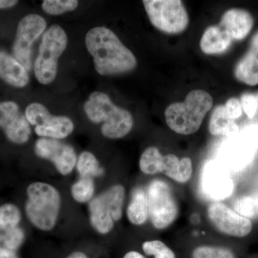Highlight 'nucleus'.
<instances>
[{"instance_id":"f257e3e1","label":"nucleus","mask_w":258,"mask_h":258,"mask_svg":"<svg viewBox=\"0 0 258 258\" xmlns=\"http://www.w3.org/2000/svg\"><path fill=\"white\" fill-rule=\"evenodd\" d=\"M86 45L93 56L95 69L101 76L125 74L137 68V60L133 52L109 29H91L86 35Z\"/></svg>"},{"instance_id":"f03ea898","label":"nucleus","mask_w":258,"mask_h":258,"mask_svg":"<svg viewBox=\"0 0 258 258\" xmlns=\"http://www.w3.org/2000/svg\"><path fill=\"white\" fill-rule=\"evenodd\" d=\"M25 210L27 218L37 230L50 232L58 221L62 197L53 185L34 181L27 188Z\"/></svg>"},{"instance_id":"7ed1b4c3","label":"nucleus","mask_w":258,"mask_h":258,"mask_svg":"<svg viewBox=\"0 0 258 258\" xmlns=\"http://www.w3.org/2000/svg\"><path fill=\"white\" fill-rule=\"evenodd\" d=\"M213 99L203 90H194L182 103H174L166 108L165 119L171 130L180 135H191L200 129L205 115L212 109Z\"/></svg>"},{"instance_id":"20e7f679","label":"nucleus","mask_w":258,"mask_h":258,"mask_svg":"<svg viewBox=\"0 0 258 258\" xmlns=\"http://www.w3.org/2000/svg\"><path fill=\"white\" fill-rule=\"evenodd\" d=\"M88 118L95 123L103 122L101 133L110 139L123 138L134 126L132 115L127 110L113 104L106 93L93 92L84 106Z\"/></svg>"},{"instance_id":"39448f33","label":"nucleus","mask_w":258,"mask_h":258,"mask_svg":"<svg viewBox=\"0 0 258 258\" xmlns=\"http://www.w3.org/2000/svg\"><path fill=\"white\" fill-rule=\"evenodd\" d=\"M125 190L117 184L102 191L88 203L89 221L93 230L101 235L109 234L115 222L123 217Z\"/></svg>"},{"instance_id":"423d86ee","label":"nucleus","mask_w":258,"mask_h":258,"mask_svg":"<svg viewBox=\"0 0 258 258\" xmlns=\"http://www.w3.org/2000/svg\"><path fill=\"white\" fill-rule=\"evenodd\" d=\"M67 44V35L59 25H52L44 33L34 66L38 82L43 85L53 82L57 75L59 57L66 50Z\"/></svg>"},{"instance_id":"0eeeda50","label":"nucleus","mask_w":258,"mask_h":258,"mask_svg":"<svg viewBox=\"0 0 258 258\" xmlns=\"http://www.w3.org/2000/svg\"><path fill=\"white\" fill-rule=\"evenodd\" d=\"M149 220L154 228L165 230L179 215V205L171 186L164 180L154 179L147 189Z\"/></svg>"},{"instance_id":"6e6552de","label":"nucleus","mask_w":258,"mask_h":258,"mask_svg":"<svg viewBox=\"0 0 258 258\" xmlns=\"http://www.w3.org/2000/svg\"><path fill=\"white\" fill-rule=\"evenodd\" d=\"M143 4L151 23L161 32L176 35L189 25L187 11L180 0H144Z\"/></svg>"},{"instance_id":"1a4fd4ad","label":"nucleus","mask_w":258,"mask_h":258,"mask_svg":"<svg viewBox=\"0 0 258 258\" xmlns=\"http://www.w3.org/2000/svg\"><path fill=\"white\" fill-rule=\"evenodd\" d=\"M25 116L30 124L35 125V134L41 138L63 139L74 130V123L71 118L50 114L46 107L40 103L29 105L25 110Z\"/></svg>"},{"instance_id":"9d476101","label":"nucleus","mask_w":258,"mask_h":258,"mask_svg":"<svg viewBox=\"0 0 258 258\" xmlns=\"http://www.w3.org/2000/svg\"><path fill=\"white\" fill-rule=\"evenodd\" d=\"M46 26L45 19L37 14L27 15L18 24L13 45V57L27 71L31 69L32 43L45 31Z\"/></svg>"},{"instance_id":"9b49d317","label":"nucleus","mask_w":258,"mask_h":258,"mask_svg":"<svg viewBox=\"0 0 258 258\" xmlns=\"http://www.w3.org/2000/svg\"><path fill=\"white\" fill-rule=\"evenodd\" d=\"M209 221L218 232L233 237H244L250 233L252 224L225 204L213 203L207 210Z\"/></svg>"},{"instance_id":"f8f14e48","label":"nucleus","mask_w":258,"mask_h":258,"mask_svg":"<svg viewBox=\"0 0 258 258\" xmlns=\"http://www.w3.org/2000/svg\"><path fill=\"white\" fill-rule=\"evenodd\" d=\"M35 152L37 157L52 162L62 176L69 175L76 167L78 157L74 147L60 141L39 139L35 143Z\"/></svg>"},{"instance_id":"ddd939ff","label":"nucleus","mask_w":258,"mask_h":258,"mask_svg":"<svg viewBox=\"0 0 258 258\" xmlns=\"http://www.w3.org/2000/svg\"><path fill=\"white\" fill-rule=\"evenodd\" d=\"M0 128L10 142L16 144L27 143L31 136L26 116L13 101L0 102Z\"/></svg>"},{"instance_id":"4468645a","label":"nucleus","mask_w":258,"mask_h":258,"mask_svg":"<svg viewBox=\"0 0 258 258\" xmlns=\"http://www.w3.org/2000/svg\"><path fill=\"white\" fill-rule=\"evenodd\" d=\"M252 15L246 10L231 9L223 15L220 26L230 35L232 40H241L247 37L253 27Z\"/></svg>"},{"instance_id":"2eb2a0df","label":"nucleus","mask_w":258,"mask_h":258,"mask_svg":"<svg viewBox=\"0 0 258 258\" xmlns=\"http://www.w3.org/2000/svg\"><path fill=\"white\" fill-rule=\"evenodd\" d=\"M0 78L5 82L17 88L28 85V71L13 56L0 51Z\"/></svg>"},{"instance_id":"dca6fc26","label":"nucleus","mask_w":258,"mask_h":258,"mask_svg":"<svg viewBox=\"0 0 258 258\" xmlns=\"http://www.w3.org/2000/svg\"><path fill=\"white\" fill-rule=\"evenodd\" d=\"M232 42L230 35L221 27H209L200 40V48L207 55H218L228 50Z\"/></svg>"},{"instance_id":"f3484780","label":"nucleus","mask_w":258,"mask_h":258,"mask_svg":"<svg viewBox=\"0 0 258 258\" xmlns=\"http://www.w3.org/2000/svg\"><path fill=\"white\" fill-rule=\"evenodd\" d=\"M192 173L193 164L190 158L180 159L172 154L164 156L162 174L169 179L180 184H185L191 179Z\"/></svg>"},{"instance_id":"a211bd4d","label":"nucleus","mask_w":258,"mask_h":258,"mask_svg":"<svg viewBox=\"0 0 258 258\" xmlns=\"http://www.w3.org/2000/svg\"><path fill=\"white\" fill-rule=\"evenodd\" d=\"M125 214L132 225L142 226L147 223L149 220V208L146 189L137 187L132 191Z\"/></svg>"},{"instance_id":"6ab92c4d","label":"nucleus","mask_w":258,"mask_h":258,"mask_svg":"<svg viewBox=\"0 0 258 258\" xmlns=\"http://www.w3.org/2000/svg\"><path fill=\"white\" fill-rule=\"evenodd\" d=\"M209 131L212 135L215 137H227L233 138L240 132L238 125L235 120L230 119L226 115L224 106H217L212 112L210 123Z\"/></svg>"},{"instance_id":"aec40b11","label":"nucleus","mask_w":258,"mask_h":258,"mask_svg":"<svg viewBox=\"0 0 258 258\" xmlns=\"http://www.w3.org/2000/svg\"><path fill=\"white\" fill-rule=\"evenodd\" d=\"M236 79L249 86L258 84V53L250 50L242 57L235 69Z\"/></svg>"},{"instance_id":"412c9836","label":"nucleus","mask_w":258,"mask_h":258,"mask_svg":"<svg viewBox=\"0 0 258 258\" xmlns=\"http://www.w3.org/2000/svg\"><path fill=\"white\" fill-rule=\"evenodd\" d=\"M164 155L155 147L147 148L139 159V168L146 175H154L162 173Z\"/></svg>"},{"instance_id":"4be33fe9","label":"nucleus","mask_w":258,"mask_h":258,"mask_svg":"<svg viewBox=\"0 0 258 258\" xmlns=\"http://www.w3.org/2000/svg\"><path fill=\"white\" fill-rule=\"evenodd\" d=\"M96 184L94 179L91 177L80 176L71 188L73 200L79 204L89 203L94 198Z\"/></svg>"},{"instance_id":"5701e85b","label":"nucleus","mask_w":258,"mask_h":258,"mask_svg":"<svg viewBox=\"0 0 258 258\" xmlns=\"http://www.w3.org/2000/svg\"><path fill=\"white\" fill-rule=\"evenodd\" d=\"M76 166L80 176L83 177L94 179L95 177L103 176L104 172L94 154L89 152H83L80 154Z\"/></svg>"},{"instance_id":"b1692460","label":"nucleus","mask_w":258,"mask_h":258,"mask_svg":"<svg viewBox=\"0 0 258 258\" xmlns=\"http://www.w3.org/2000/svg\"><path fill=\"white\" fill-rule=\"evenodd\" d=\"M21 220V212L15 204L6 203L0 206V230L19 227Z\"/></svg>"},{"instance_id":"393cba45","label":"nucleus","mask_w":258,"mask_h":258,"mask_svg":"<svg viewBox=\"0 0 258 258\" xmlns=\"http://www.w3.org/2000/svg\"><path fill=\"white\" fill-rule=\"evenodd\" d=\"M234 210L241 216L250 220L258 217V196L244 195L235 200Z\"/></svg>"},{"instance_id":"a878e982","label":"nucleus","mask_w":258,"mask_h":258,"mask_svg":"<svg viewBox=\"0 0 258 258\" xmlns=\"http://www.w3.org/2000/svg\"><path fill=\"white\" fill-rule=\"evenodd\" d=\"M191 258H235V254L223 246L203 245L194 248Z\"/></svg>"},{"instance_id":"bb28decb","label":"nucleus","mask_w":258,"mask_h":258,"mask_svg":"<svg viewBox=\"0 0 258 258\" xmlns=\"http://www.w3.org/2000/svg\"><path fill=\"white\" fill-rule=\"evenodd\" d=\"M25 238V232L20 227L0 230V247L15 252L23 244Z\"/></svg>"},{"instance_id":"cd10ccee","label":"nucleus","mask_w":258,"mask_h":258,"mask_svg":"<svg viewBox=\"0 0 258 258\" xmlns=\"http://www.w3.org/2000/svg\"><path fill=\"white\" fill-rule=\"evenodd\" d=\"M144 253L154 258H176L175 252L159 240H147L142 244Z\"/></svg>"},{"instance_id":"c85d7f7f","label":"nucleus","mask_w":258,"mask_h":258,"mask_svg":"<svg viewBox=\"0 0 258 258\" xmlns=\"http://www.w3.org/2000/svg\"><path fill=\"white\" fill-rule=\"evenodd\" d=\"M78 5L79 2L76 0H45L42 2V8L47 14L58 15L74 11Z\"/></svg>"},{"instance_id":"c756f323","label":"nucleus","mask_w":258,"mask_h":258,"mask_svg":"<svg viewBox=\"0 0 258 258\" xmlns=\"http://www.w3.org/2000/svg\"><path fill=\"white\" fill-rule=\"evenodd\" d=\"M241 105L249 118H253L257 111V98L252 93H244L241 96Z\"/></svg>"},{"instance_id":"7c9ffc66","label":"nucleus","mask_w":258,"mask_h":258,"mask_svg":"<svg viewBox=\"0 0 258 258\" xmlns=\"http://www.w3.org/2000/svg\"><path fill=\"white\" fill-rule=\"evenodd\" d=\"M225 111L226 115L230 119L235 120L240 118L242 115V108L240 101L235 98H230L225 103Z\"/></svg>"},{"instance_id":"2f4dec72","label":"nucleus","mask_w":258,"mask_h":258,"mask_svg":"<svg viewBox=\"0 0 258 258\" xmlns=\"http://www.w3.org/2000/svg\"><path fill=\"white\" fill-rule=\"evenodd\" d=\"M244 140L254 149L258 148V125H249L243 131Z\"/></svg>"},{"instance_id":"473e14b6","label":"nucleus","mask_w":258,"mask_h":258,"mask_svg":"<svg viewBox=\"0 0 258 258\" xmlns=\"http://www.w3.org/2000/svg\"><path fill=\"white\" fill-rule=\"evenodd\" d=\"M0 258H18L15 252L0 247Z\"/></svg>"},{"instance_id":"72a5a7b5","label":"nucleus","mask_w":258,"mask_h":258,"mask_svg":"<svg viewBox=\"0 0 258 258\" xmlns=\"http://www.w3.org/2000/svg\"><path fill=\"white\" fill-rule=\"evenodd\" d=\"M18 3V1L16 0H0V10L13 8Z\"/></svg>"},{"instance_id":"f704fd0d","label":"nucleus","mask_w":258,"mask_h":258,"mask_svg":"<svg viewBox=\"0 0 258 258\" xmlns=\"http://www.w3.org/2000/svg\"><path fill=\"white\" fill-rule=\"evenodd\" d=\"M123 258H147L144 254L137 250H130L123 255Z\"/></svg>"},{"instance_id":"c9c22d12","label":"nucleus","mask_w":258,"mask_h":258,"mask_svg":"<svg viewBox=\"0 0 258 258\" xmlns=\"http://www.w3.org/2000/svg\"><path fill=\"white\" fill-rule=\"evenodd\" d=\"M251 49L258 53V32L254 34L251 41Z\"/></svg>"},{"instance_id":"e433bc0d","label":"nucleus","mask_w":258,"mask_h":258,"mask_svg":"<svg viewBox=\"0 0 258 258\" xmlns=\"http://www.w3.org/2000/svg\"><path fill=\"white\" fill-rule=\"evenodd\" d=\"M66 258H88L84 252H81V251H76V252H72L69 254Z\"/></svg>"},{"instance_id":"4c0bfd02","label":"nucleus","mask_w":258,"mask_h":258,"mask_svg":"<svg viewBox=\"0 0 258 258\" xmlns=\"http://www.w3.org/2000/svg\"><path fill=\"white\" fill-rule=\"evenodd\" d=\"M256 98H257V101H258V93H257V95H256Z\"/></svg>"}]
</instances>
